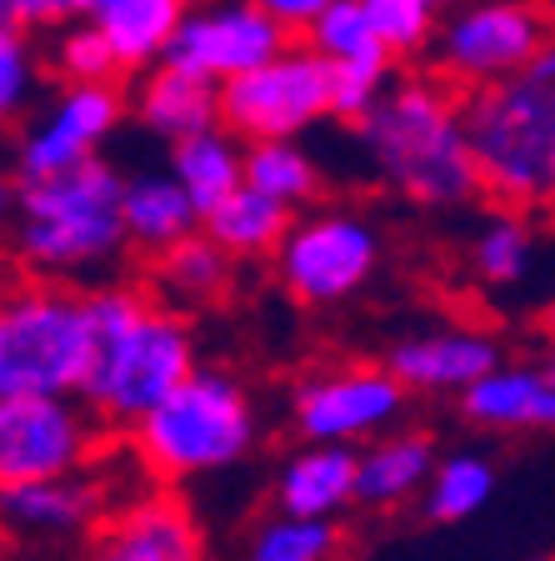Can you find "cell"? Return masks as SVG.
I'll list each match as a JSON object with an SVG mask.
<instances>
[{
	"label": "cell",
	"instance_id": "1",
	"mask_svg": "<svg viewBox=\"0 0 555 561\" xmlns=\"http://www.w3.org/2000/svg\"><path fill=\"white\" fill-rule=\"evenodd\" d=\"M350 130L366 171L411 206L461 210L486 196L465 130V91L440 81L436 70L395 76Z\"/></svg>",
	"mask_w": 555,
	"mask_h": 561
},
{
	"label": "cell",
	"instance_id": "2",
	"mask_svg": "<svg viewBox=\"0 0 555 561\" xmlns=\"http://www.w3.org/2000/svg\"><path fill=\"white\" fill-rule=\"evenodd\" d=\"M11 256L25 276L81 291L116 280L130 256L126 171L95 156L76 171L11 181Z\"/></svg>",
	"mask_w": 555,
	"mask_h": 561
},
{
	"label": "cell",
	"instance_id": "3",
	"mask_svg": "<svg viewBox=\"0 0 555 561\" xmlns=\"http://www.w3.org/2000/svg\"><path fill=\"white\" fill-rule=\"evenodd\" d=\"M95 316V362L81 401L105 421L130 432L146 411H155L185 376L196 371V336L185 311L155 296L105 280L91 286Z\"/></svg>",
	"mask_w": 555,
	"mask_h": 561
},
{
	"label": "cell",
	"instance_id": "4",
	"mask_svg": "<svg viewBox=\"0 0 555 561\" xmlns=\"http://www.w3.org/2000/svg\"><path fill=\"white\" fill-rule=\"evenodd\" d=\"M130 456L151 477L200 481L241 467L261 442V411L251 391L220 366H196L155 411L130 426Z\"/></svg>",
	"mask_w": 555,
	"mask_h": 561
},
{
	"label": "cell",
	"instance_id": "5",
	"mask_svg": "<svg viewBox=\"0 0 555 561\" xmlns=\"http://www.w3.org/2000/svg\"><path fill=\"white\" fill-rule=\"evenodd\" d=\"M465 130L490 206H555V81L525 70L510 81L465 91Z\"/></svg>",
	"mask_w": 555,
	"mask_h": 561
},
{
	"label": "cell",
	"instance_id": "6",
	"mask_svg": "<svg viewBox=\"0 0 555 561\" xmlns=\"http://www.w3.org/2000/svg\"><path fill=\"white\" fill-rule=\"evenodd\" d=\"M91 362V291L25 276L0 311V397H81Z\"/></svg>",
	"mask_w": 555,
	"mask_h": 561
},
{
	"label": "cell",
	"instance_id": "7",
	"mask_svg": "<svg viewBox=\"0 0 555 561\" xmlns=\"http://www.w3.org/2000/svg\"><path fill=\"white\" fill-rule=\"evenodd\" d=\"M385 241L370 216L346 206L296 210L286 241L276 245V280L301 306H346L381 271Z\"/></svg>",
	"mask_w": 555,
	"mask_h": 561
},
{
	"label": "cell",
	"instance_id": "8",
	"mask_svg": "<svg viewBox=\"0 0 555 561\" xmlns=\"http://www.w3.org/2000/svg\"><path fill=\"white\" fill-rule=\"evenodd\" d=\"M220 121L245 140L301 136L321 121H336V66L301 35L266 66L220 85Z\"/></svg>",
	"mask_w": 555,
	"mask_h": 561
},
{
	"label": "cell",
	"instance_id": "9",
	"mask_svg": "<svg viewBox=\"0 0 555 561\" xmlns=\"http://www.w3.org/2000/svg\"><path fill=\"white\" fill-rule=\"evenodd\" d=\"M551 31V15L535 0H471L436 25L430 70L455 91H481L525 76Z\"/></svg>",
	"mask_w": 555,
	"mask_h": 561
},
{
	"label": "cell",
	"instance_id": "10",
	"mask_svg": "<svg viewBox=\"0 0 555 561\" xmlns=\"http://www.w3.org/2000/svg\"><path fill=\"white\" fill-rule=\"evenodd\" d=\"M411 411V391L391 366H331L311 371L290 391V432L301 442H336V446H366L375 436L395 432Z\"/></svg>",
	"mask_w": 555,
	"mask_h": 561
},
{
	"label": "cell",
	"instance_id": "11",
	"mask_svg": "<svg viewBox=\"0 0 555 561\" xmlns=\"http://www.w3.org/2000/svg\"><path fill=\"white\" fill-rule=\"evenodd\" d=\"M126 121L120 85H60L46 105L15 121L11 140V181H41L95 161L101 146Z\"/></svg>",
	"mask_w": 555,
	"mask_h": 561
},
{
	"label": "cell",
	"instance_id": "12",
	"mask_svg": "<svg viewBox=\"0 0 555 561\" xmlns=\"http://www.w3.org/2000/svg\"><path fill=\"white\" fill-rule=\"evenodd\" d=\"M101 426L105 421L81 397H0V481L91 467Z\"/></svg>",
	"mask_w": 555,
	"mask_h": 561
},
{
	"label": "cell",
	"instance_id": "13",
	"mask_svg": "<svg viewBox=\"0 0 555 561\" xmlns=\"http://www.w3.org/2000/svg\"><path fill=\"white\" fill-rule=\"evenodd\" d=\"M290 41H296V31L251 0H196L185 11L165 60L226 85L245 70L266 66L270 56H280Z\"/></svg>",
	"mask_w": 555,
	"mask_h": 561
},
{
	"label": "cell",
	"instance_id": "14",
	"mask_svg": "<svg viewBox=\"0 0 555 561\" xmlns=\"http://www.w3.org/2000/svg\"><path fill=\"white\" fill-rule=\"evenodd\" d=\"M0 512H5V526L25 541L95 537L101 522L111 516L105 471L91 461V467H81V471H66V477L5 481V491H0Z\"/></svg>",
	"mask_w": 555,
	"mask_h": 561
},
{
	"label": "cell",
	"instance_id": "15",
	"mask_svg": "<svg viewBox=\"0 0 555 561\" xmlns=\"http://www.w3.org/2000/svg\"><path fill=\"white\" fill-rule=\"evenodd\" d=\"M506 362L500 336L481 327H430L391 341L385 366L405 381L411 397H461L481 376H490Z\"/></svg>",
	"mask_w": 555,
	"mask_h": 561
},
{
	"label": "cell",
	"instance_id": "16",
	"mask_svg": "<svg viewBox=\"0 0 555 561\" xmlns=\"http://www.w3.org/2000/svg\"><path fill=\"white\" fill-rule=\"evenodd\" d=\"M85 561H206V531L181 496H136L101 522Z\"/></svg>",
	"mask_w": 555,
	"mask_h": 561
},
{
	"label": "cell",
	"instance_id": "17",
	"mask_svg": "<svg viewBox=\"0 0 555 561\" xmlns=\"http://www.w3.org/2000/svg\"><path fill=\"white\" fill-rule=\"evenodd\" d=\"M455 401H461V416L481 432H555V381L541 362H500Z\"/></svg>",
	"mask_w": 555,
	"mask_h": 561
},
{
	"label": "cell",
	"instance_id": "18",
	"mask_svg": "<svg viewBox=\"0 0 555 561\" xmlns=\"http://www.w3.org/2000/svg\"><path fill=\"white\" fill-rule=\"evenodd\" d=\"M356 461L360 446L336 442H301V451H290L280 461L276 481H270V506L296 516H346L356 506Z\"/></svg>",
	"mask_w": 555,
	"mask_h": 561
},
{
	"label": "cell",
	"instance_id": "19",
	"mask_svg": "<svg viewBox=\"0 0 555 561\" xmlns=\"http://www.w3.org/2000/svg\"><path fill=\"white\" fill-rule=\"evenodd\" d=\"M140 130H151L155 140L175 146V140L196 136V130L220 126V81L196 76V70L161 60V66L140 70L136 95H130Z\"/></svg>",
	"mask_w": 555,
	"mask_h": 561
},
{
	"label": "cell",
	"instance_id": "20",
	"mask_svg": "<svg viewBox=\"0 0 555 561\" xmlns=\"http://www.w3.org/2000/svg\"><path fill=\"white\" fill-rule=\"evenodd\" d=\"M436 442L416 426H395L360 446L356 461V506L366 512H395V506L426 496L430 471H436Z\"/></svg>",
	"mask_w": 555,
	"mask_h": 561
},
{
	"label": "cell",
	"instance_id": "21",
	"mask_svg": "<svg viewBox=\"0 0 555 561\" xmlns=\"http://www.w3.org/2000/svg\"><path fill=\"white\" fill-rule=\"evenodd\" d=\"M235 291V256L210 231L185 236L181 245L151 256V296L175 311L196 316Z\"/></svg>",
	"mask_w": 555,
	"mask_h": 561
},
{
	"label": "cell",
	"instance_id": "22",
	"mask_svg": "<svg viewBox=\"0 0 555 561\" xmlns=\"http://www.w3.org/2000/svg\"><path fill=\"white\" fill-rule=\"evenodd\" d=\"M126 231H130V251L161 256V251L181 245L185 236L206 231V210L181 186V175L171 165L165 171H140L126 175Z\"/></svg>",
	"mask_w": 555,
	"mask_h": 561
},
{
	"label": "cell",
	"instance_id": "23",
	"mask_svg": "<svg viewBox=\"0 0 555 561\" xmlns=\"http://www.w3.org/2000/svg\"><path fill=\"white\" fill-rule=\"evenodd\" d=\"M190 5L196 0H95L91 21L116 41L126 76H140V70L165 60V50H171Z\"/></svg>",
	"mask_w": 555,
	"mask_h": 561
},
{
	"label": "cell",
	"instance_id": "24",
	"mask_svg": "<svg viewBox=\"0 0 555 561\" xmlns=\"http://www.w3.org/2000/svg\"><path fill=\"white\" fill-rule=\"evenodd\" d=\"M171 165L181 175V186L200 201V210L220 206L231 191L245 186V136H235L226 121L210 130H196L171 146Z\"/></svg>",
	"mask_w": 555,
	"mask_h": 561
},
{
	"label": "cell",
	"instance_id": "25",
	"mask_svg": "<svg viewBox=\"0 0 555 561\" xmlns=\"http://www.w3.org/2000/svg\"><path fill=\"white\" fill-rule=\"evenodd\" d=\"M290 221H296V210L280 206V201L266 196V191H255L251 181H245L241 191H231L220 206L206 210V231L216 236L235 261L276 256V245L286 241Z\"/></svg>",
	"mask_w": 555,
	"mask_h": 561
},
{
	"label": "cell",
	"instance_id": "26",
	"mask_svg": "<svg viewBox=\"0 0 555 561\" xmlns=\"http://www.w3.org/2000/svg\"><path fill=\"white\" fill-rule=\"evenodd\" d=\"M340 551L346 531L336 516H296L280 506H270L241 541V561H336Z\"/></svg>",
	"mask_w": 555,
	"mask_h": 561
},
{
	"label": "cell",
	"instance_id": "27",
	"mask_svg": "<svg viewBox=\"0 0 555 561\" xmlns=\"http://www.w3.org/2000/svg\"><path fill=\"white\" fill-rule=\"evenodd\" d=\"M531 261H535V231H531V221H525V210L496 206L486 221L475 226L471 271L481 286H490V291L521 286V280L531 276Z\"/></svg>",
	"mask_w": 555,
	"mask_h": 561
},
{
	"label": "cell",
	"instance_id": "28",
	"mask_svg": "<svg viewBox=\"0 0 555 561\" xmlns=\"http://www.w3.org/2000/svg\"><path fill=\"white\" fill-rule=\"evenodd\" d=\"M245 181L290 210L315 206V196H321V165L301 146V136L245 140Z\"/></svg>",
	"mask_w": 555,
	"mask_h": 561
},
{
	"label": "cell",
	"instance_id": "29",
	"mask_svg": "<svg viewBox=\"0 0 555 561\" xmlns=\"http://www.w3.org/2000/svg\"><path fill=\"white\" fill-rule=\"evenodd\" d=\"M490 496H496V461L481 451H455L436 461L430 486L420 496V512L436 526H455L486 512Z\"/></svg>",
	"mask_w": 555,
	"mask_h": 561
},
{
	"label": "cell",
	"instance_id": "30",
	"mask_svg": "<svg viewBox=\"0 0 555 561\" xmlns=\"http://www.w3.org/2000/svg\"><path fill=\"white\" fill-rule=\"evenodd\" d=\"M46 66H50V76H56L60 85H116L120 76H126L116 41H111L91 15H81V21L50 31Z\"/></svg>",
	"mask_w": 555,
	"mask_h": 561
},
{
	"label": "cell",
	"instance_id": "31",
	"mask_svg": "<svg viewBox=\"0 0 555 561\" xmlns=\"http://www.w3.org/2000/svg\"><path fill=\"white\" fill-rule=\"evenodd\" d=\"M315 50L325 60H336V66H360V60H395L391 46L381 41L375 21H370V5L366 0H331L315 25L305 31Z\"/></svg>",
	"mask_w": 555,
	"mask_h": 561
},
{
	"label": "cell",
	"instance_id": "32",
	"mask_svg": "<svg viewBox=\"0 0 555 561\" xmlns=\"http://www.w3.org/2000/svg\"><path fill=\"white\" fill-rule=\"evenodd\" d=\"M46 50L35 46L31 31L0 25V111L5 121H25V111L41 105V76H46Z\"/></svg>",
	"mask_w": 555,
	"mask_h": 561
},
{
	"label": "cell",
	"instance_id": "33",
	"mask_svg": "<svg viewBox=\"0 0 555 561\" xmlns=\"http://www.w3.org/2000/svg\"><path fill=\"white\" fill-rule=\"evenodd\" d=\"M366 5H370V21H375V31H381V41L391 46L395 60H411V56H420V50H430L440 11H430L420 0H366Z\"/></svg>",
	"mask_w": 555,
	"mask_h": 561
},
{
	"label": "cell",
	"instance_id": "34",
	"mask_svg": "<svg viewBox=\"0 0 555 561\" xmlns=\"http://www.w3.org/2000/svg\"><path fill=\"white\" fill-rule=\"evenodd\" d=\"M95 0H0V25H15V31H60V25L91 15Z\"/></svg>",
	"mask_w": 555,
	"mask_h": 561
},
{
	"label": "cell",
	"instance_id": "35",
	"mask_svg": "<svg viewBox=\"0 0 555 561\" xmlns=\"http://www.w3.org/2000/svg\"><path fill=\"white\" fill-rule=\"evenodd\" d=\"M251 5H261V11H270L276 21H286L296 35H305L315 25V15H321L331 0H251Z\"/></svg>",
	"mask_w": 555,
	"mask_h": 561
},
{
	"label": "cell",
	"instance_id": "36",
	"mask_svg": "<svg viewBox=\"0 0 555 561\" xmlns=\"http://www.w3.org/2000/svg\"><path fill=\"white\" fill-rule=\"evenodd\" d=\"M531 76H541V81H555V31L545 35V46L535 50V60H531Z\"/></svg>",
	"mask_w": 555,
	"mask_h": 561
},
{
	"label": "cell",
	"instance_id": "37",
	"mask_svg": "<svg viewBox=\"0 0 555 561\" xmlns=\"http://www.w3.org/2000/svg\"><path fill=\"white\" fill-rule=\"evenodd\" d=\"M541 327H545V341H551V346H555V301L541 311Z\"/></svg>",
	"mask_w": 555,
	"mask_h": 561
},
{
	"label": "cell",
	"instance_id": "38",
	"mask_svg": "<svg viewBox=\"0 0 555 561\" xmlns=\"http://www.w3.org/2000/svg\"><path fill=\"white\" fill-rule=\"evenodd\" d=\"M420 5H430V11H446V5H451V0H420Z\"/></svg>",
	"mask_w": 555,
	"mask_h": 561
},
{
	"label": "cell",
	"instance_id": "39",
	"mask_svg": "<svg viewBox=\"0 0 555 561\" xmlns=\"http://www.w3.org/2000/svg\"><path fill=\"white\" fill-rule=\"evenodd\" d=\"M531 561H555V557H531Z\"/></svg>",
	"mask_w": 555,
	"mask_h": 561
},
{
	"label": "cell",
	"instance_id": "40",
	"mask_svg": "<svg viewBox=\"0 0 555 561\" xmlns=\"http://www.w3.org/2000/svg\"><path fill=\"white\" fill-rule=\"evenodd\" d=\"M551 226H555V206H551Z\"/></svg>",
	"mask_w": 555,
	"mask_h": 561
}]
</instances>
